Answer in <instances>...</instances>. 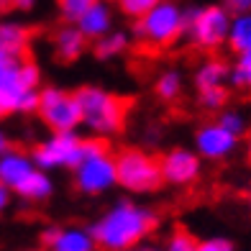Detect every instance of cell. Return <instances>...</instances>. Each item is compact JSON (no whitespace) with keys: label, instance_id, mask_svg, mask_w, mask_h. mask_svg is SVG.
Returning a JSON list of instances; mask_svg holds the SVG:
<instances>
[{"label":"cell","instance_id":"1","mask_svg":"<svg viewBox=\"0 0 251 251\" xmlns=\"http://www.w3.org/2000/svg\"><path fill=\"white\" fill-rule=\"evenodd\" d=\"M156 223L159 218L151 208L136 205L131 200H118L110 210H105V215H100L93 223L90 233L102 251H126L149 236Z\"/></svg>","mask_w":251,"mask_h":251},{"label":"cell","instance_id":"2","mask_svg":"<svg viewBox=\"0 0 251 251\" xmlns=\"http://www.w3.org/2000/svg\"><path fill=\"white\" fill-rule=\"evenodd\" d=\"M77 102L82 110V123L98 136H113L123 128L128 116V102L121 95L108 93L102 87H79Z\"/></svg>","mask_w":251,"mask_h":251},{"label":"cell","instance_id":"3","mask_svg":"<svg viewBox=\"0 0 251 251\" xmlns=\"http://www.w3.org/2000/svg\"><path fill=\"white\" fill-rule=\"evenodd\" d=\"M182 33H185V8H179L175 0H159L146 16L136 18L133 26V36L154 49L175 44Z\"/></svg>","mask_w":251,"mask_h":251},{"label":"cell","instance_id":"4","mask_svg":"<svg viewBox=\"0 0 251 251\" xmlns=\"http://www.w3.org/2000/svg\"><path fill=\"white\" fill-rule=\"evenodd\" d=\"M231 13L223 5H192L185 8V33L202 51H213L228 41L231 31Z\"/></svg>","mask_w":251,"mask_h":251},{"label":"cell","instance_id":"5","mask_svg":"<svg viewBox=\"0 0 251 251\" xmlns=\"http://www.w3.org/2000/svg\"><path fill=\"white\" fill-rule=\"evenodd\" d=\"M75 185L85 195H102L118 185L116 156L108 154V146L100 139H85V159L75 167Z\"/></svg>","mask_w":251,"mask_h":251},{"label":"cell","instance_id":"6","mask_svg":"<svg viewBox=\"0 0 251 251\" xmlns=\"http://www.w3.org/2000/svg\"><path fill=\"white\" fill-rule=\"evenodd\" d=\"M118 185L128 192H154L162 185V167L159 159L141 149H126L116 156Z\"/></svg>","mask_w":251,"mask_h":251},{"label":"cell","instance_id":"7","mask_svg":"<svg viewBox=\"0 0 251 251\" xmlns=\"http://www.w3.org/2000/svg\"><path fill=\"white\" fill-rule=\"evenodd\" d=\"M33 162L39 169H56L70 167L75 169L85 159V139H79L75 131H54L47 141H41L33 149Z\"/></svg>","mask_w":251,"mask_h":251},{"label":"cell","instance_id":"8","mask_svg":"<svg viewBox=\"0 0 251 251\" xmlns=\"http://www.w3.org/2000/svg\"><path fill=\"white\" fill-rule=\"evenodd\" d=\"M39 116L51 131H75L82 123L77 95H70L59 87L39 90Z\"/></svg>","mask_w":251,"mask_h":251},{"label":"cell","instance_id":"9","mask_svg":"<svg viewBox=\"0 0 251 251\" xmlns=\"http://www.w3.org/2000/svg\"><path fill=\"white\" fill-rule=\"evenodd\" d=\"M236 144H238V136L226 131L218 121L200 126L195 133V149L200 159H210V162H221V159L231 156L236 151Z\"/></svg>","mask_w":251,"mask_h":251},{"label":"cell","instance_id":"10","mask_svg":"<svg viewBox=\"0 0 251 251\" xmlns=\"http://www.w3.org/2000/svg\"><path fill=\"white\" fill-rule=\"evenodd\" d=\"M162 167V179L169 185H192L200 177V154L190 149H172L159 159Z\"/></svg>","mask_w":251,"mask_h":251},{"label":"cell","instance_id":"11","mask_svg":"<svg viewBox=\"0 0 251 251\" xmlns=\"http://www.w3.org/2000/svg\"><path fill=\"white\" fill-rule=\"evenodd\" d=\"M21 64L24 59H0V98L5 100L10 113L21 110V102L28 93L24 77H21Z\"/></svg>","mask_w":251,"mask_h":251},{"label":"cell","instance_id":"12","mask_svg":"<svg viewBox=\"0 0 251 251\" xmlns=\"http://www.w3.org/2000/svg\"><path fill=\"white\" fill-rule=\"evenodd\" d=\"M36 169L39 167L33 162V156H28L24 151L8 149L5 154H0V182L10 190H18Z\"/></svg>","mask_w":251,"mask_h":251},{"label":"cell","instance_id":"13","mask_svg":"<svg viewBox=\"0 0 251 251\" xmlns=\"http://www.w3.org/2000/svg\"><path fill=\"white\" fill-rule=\"evenodd\" d=\"M31 31L18 21H0V59H26Z\"/></svg>","mask_w":251,"mask_h":251},{"label":"cell","instance_id":"14","mask_svg":"<svg viewBox=\"0 0 251 251\" xmlns=\"http://www.w3.org/2000/svg\"><path fill=\"white\" fill-rule=\"evenodd\" d=\"M75 26L85 33L87 39H100L108 31H113V10L105 0H98L95 5H90L82 16L75 21Z\"/></svg>","mask_w":251,"mask_h":251},{"label":"cell","instance_id":"15","mask_svg":"<svg viewBox=\"0 0 251 251\" xmlns=\"http://www.w3.org/2000/svg\"><path fill=\"white\" fill-rule=\"evenodd\" d=\"M87 49V36L79 31L75 24H64L54 33V54L59 62H75L85 54Z\"/></svg>","mask_w":251,"mask_h":251},{"label":"cell","instance_id":"16","mask_svg":"<svg viewBox=\"0 0 251 251\" xmlns=\"http://www.w3.org/2000/svg\"><path fill=\"white\" fill-rule=\"evenodd\" d=\"M98 244L90 228H59L49 251H95Z\"/></svg>","mask_w":251,"mask_h":251},{"label":"cell","instance_id":"17","mask_svg":"<svg viewBox=\"0 0 251 251\" xmlns=\"http://www.w3.org/2000/svg\"><path fill=\"white\" fill-rule=\"evenodd\" d=\"M231 77V70H228V64L221 62V59H208L198 67L195 72V85L200 90L205 87H218V85H226V79Z\"/></svg>","mask_w":251,"mask_h":251},{"label":"cell","instance_id":"18","mask_svg":"<svg viewBox=\"0 0 251 251\" xmlns=\"http://www.w3.org/2000/svg\"><path fill=\"white\" fill-rule=\"evenodd\" d=\"M51 190H54V182H51V177L44 172V169H36L24 185H21L16 192L24 200H33V202H39V200H47L49 195H51Z\"/></svg>","mask_w":251,"mask_h":251},{"label":"cell","instance_id":"19","mask_svg":"<svg viewBox=\"0 0 251 251\" xmlns=\"http://www.w3.org/2000/svg\"><path fill=\"white\" fill-rule=\"evenodd\" d=\"M126 49H128V33L116 31V28L108 31L105 36L95 39V47H93V51H95L98 59H113V56L123 54Z\"/></svg>","mask_w":251,"mask_h":251},{"label":"cell","instance_id":"20","mask_svg":"<svg viewBox=\"0 0 251 251\" xmlns=\"http://www.w3.org/2000/svg\"><path fill=\"white\" fill-rule=\"evenodd\" d=\"M228 44L236 54L251 49V13H238L231 18V31H228Z\"/></svg>","mask_w":251,"mask_h":251},{"label":"cell","instance_id":"21","mask_svg":"<svg viewBox=\"0 0 251 251\" xmlns=\"http://www.w3.org/2000/svg\"><path fill=\"white\" fill-rule=\"evenodd\" d=\"M182 87H185V82H182V75L177 70H167L156 77L154 82V93L159 100L164 102H175L179 95H182Z\"/></svg>","mask_w":251,"mask_h":251},{"label":"cell","instance_id":"22","mask_svg":"<svg viewBox=\"0 0 251 251\" xmlns=\"http://www.w3.org/2000/svg\"><path fill=\"white\" fill-rule=\"evenodd\" d=\"M231 82L236 87H251V49L238 54V62L231 70Z\"/></svg>","mask_w":251,"mask_h":251},{"label":"cell","instance_id":"23","mask_svg":"<svg viewBox=\"0 0 251 251\" xmlns=\"http://www.w3.org/2000/svg\"><path fill=\"white\" fill-rule=\"evenodd\" d=\"M95 3L98 0H56V8H59V16L67 21V24H75V21Z\"/></svg>","mask_w":251,"mask_h":251},{"label":"cell","instance_id":"24","mask_svg":"<svg viewBox=\"0 0 251 251\" xmlns=\"http://www.w3.org/2000/svg\"><path fill=\"white\" fill-rule=\"evenodd\" d=\"M226 102H228V90H226L223 85L200 90V105H202L205 110H223Z\"/></svg>","mask_w":251,"mask_h":251},{"label":"cell","instance_id":"25","mask_svg":"<svg viewBox=\"0 0 251 251\" xmlns=\"http://www.w3.org/2000/svg\"><path fill=\"white\" fill-rule=\"evenodd\" d=\"M218 123L223 126L226 131H231L233 136H244L246 128H249V121L241 110H221V118Z\"/></svg>","mask_w":251,"mask_h":251},{"label":"cell","instance_id":"26","mask_svg":"<svg viewBox=\"0 0 251 251\" xmlns=\"http://www.w3.org/2000/svg\"><path fill=\"white\" fill-rule=\"evenodd\" d=\"M118 3V10L123 16H128V18H141V16H146L149 10L159 3V0H116Z\"/></svg>","mask_w":251,"mask_h":251},{"label":"cell","instance_id":"27","mask_svg":"<svg viewBox=\"0 0 251 251\" xmlns=\"http://www.w3.org/2000/svg\"><path fill=\"white\" fill-rule=\"evenodd\" d=\"M198 244L200 241H195L187 231H175L172 236H169L164 251H198Z\"/></svg>","mask_w":251,"mask_h":251},{"label":"cell","instance_id":"28","mask_svg":"<svg viewBox=\"0 0 251 251\" xmlns=\"http://www.w3.org/2000/svg\"><path fill=\"white\" fill-rule=\"evenodd\" d=\"M198 251H236L228 238H205L198 244Z\"/></svg>","mask_w":251,"mask_h":251},{"label":"cell","instance_id":"29","mask_svg":"<svg viewBox=\"0 0 251 251\" xmlns=\"http://www.w3.org/2000/svg\"><path fill=\"white\" fill-rule=\"evenodd\" d=\"M231 16H238V13H251V0H223L221 3Z\"/></svg>","mask_w":251,"mask_h":251},{"label":"cell","instance_id":"30","mask_svg":"<svg viewBox=\"0 0 251 251\" xmlns=\"http://www.w3.org/2000/svg\"><path fill=\"white\" fill-rule=\"evenodd\" d=\"M10 8H16V10H31L33 5H36V0H8Z\"/></svg>","mask_w":251,"mask_h":251},{"label":"cell","instance_id":"31","mask_svg":"<svg viewBox=\"0 0 251 251\" xmlns=\"http://www.w3.org/2000/svg\"><path fill=\"white\" fill-rule=\"evenodd\" d=\"M8 202H10V187H5L3 182H0V213L8 208Z\"/></svg>","mask_w":251,"mask_h":251},{"label":"cell","instance_id":"32","mask_svg":"<svg viewBox=\"0 0 251 251\" xmlns=\"http://www.w3.org/2000/svg\"><path fill=\"white\" fill-rule=\"evenodd\" d=\"M56 231H59V228H54V226H51V228H47V231L41 233V241H44V244L49 246V244L54 241V236H56Z\"/></svg>","mask_w":251,"mask_h":251},{"label":"cell","instance_id":"33","mask_svg":"<svg viewBox=\"0 0 251 251\" xmlns=\"http://www.w3.org/2000/svg\"><path fill=\"white\" fill-rule=\"evenodd\" d=\"M8 149H10V139H8V136H5V131L0 128V154H5Z\"/></svg>","mask_w":251,"mask_h":251},{"label":"cell","instance_id":"34","mask_svg":"<svg viewBox=\"0 0 251 251\" xmlns=\"http://www.w3.org/2000/svg\"><path fill=\"white\" fill-rule=\"evenodd\" d=\"M8 113H10V110H8V105H5V100H3V98H0V118H5V116H8Z\"/></svg>","mask_w":251,"mask_h":251},{"label":"cell","instance_id":"35","mask_svg":"<svg viewBox=\"0 0 251 251\" xmlns=\"http://www.w3.org/2000/svg\"><path fill=\"white\" fill-rule=\"evenodd\" d=\"M8 8H10V3H8V0H0V13H5Z\"/></svg>","mask_w":251,"mask_h":251},{"label":"cell","instance_id":"36","mask_svg":"<svg viewBox=\"0 0 251 251\" xmlns=\"http://www.w3.org/2000/svg\"><path fill=\"white\" fill-rule=\"evenodd\" d=\"M246 156H249V162H251V139H249V146H246Z\"/></svg>","mask_w":251,"mask_h":251},{"label":"cell","instance_id":"37","mask_svg":"<svg viewBox=\"0 0 251 251\" xmlns=\"http://www.w3.org/2000/svg\"><path fill=\"white\" fill-rule=\"evenodd\" d=\"M141 251H162V249H156V246H149V249H141Z\"/></svg>","mask_w":251,"mask_h":251},{"label":"cell","instance_id":"38","mask_svg":"<svg viewBox=\"0 0 251 251\" xmlns=\"http://www.w3.org/2000/svg\"><path fill=\"white\" fill-rule=\"evenodd\" d=\"M126 251H141V249H136V246H133V249H126Z\"/></svg>","mask_w":251,"mask_h":251},{"label":"cell","instance_id":"39","mask_svg":"<svg viewBox=\"0 0 251 251\" xmlns=\"http://www.w3.org/2000/svg\"><path fill=\"white\" fill-rule=\"evenodd\" d=\"M33 251H44V249H33Z\"/></svg>","mask_w":251,"mask_h":251}]
</instances>
